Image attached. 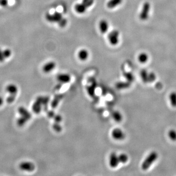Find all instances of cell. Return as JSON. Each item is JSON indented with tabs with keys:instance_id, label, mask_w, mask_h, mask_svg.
<instances>
[{
	"instance_id": "obj_1",
	"label": "cell",
	"mask_w": 176,
	"mask_h": 176,
	"mask_svg": "<svg viewBox=\"0 0 176 176\" xmlns=\"http://www.w3.org/2000/svg\"><path fill=\"white\" fill-rule=\"evenodd\" d=\"M158 154L155 151L151 152L142 163V168L143 170H147L149 168L152 164L157 160Z\"/></svg>"
},
{
	"instance_id": "obj_12",
	"label": "cell",
	"mask_w": 176,
	"mask_h": 176,
	"mask_svg": "<svg viewBox=\"0 0 176 176\" xmlns=\"http://www.w3.org/2000/svg\"><path fill=\"white\" fill-rule=\"evenodd\" d=\"M109 28V24L107 21L102 20L99 23V29L100 32L103 34L107 32Z\"/></svg>"
},
{
	"instance_id": "obj_11",
	"label": "cell",
	"mask_w": 176,
	"mask_h": 176,
	"mask_svg": "<svg viewBox=\"0 0 176 176\" xmlns=\"http://www.w3.org/2000/svg\"><path fill=\"white\" fill-rule=\"evenodd\" d=\"M56 66L55 62L53 61L49 62L43 67V71L45 73H49L51 72Z\"/></svg>"
},
{
	"instance_id": "obj_19",
	"label": "cell",
	"mask_w": 176,
	"mask_h": 176,
	"mask_svg": "<svg viewBox=\"0 0 176 176\" xmlns=\"http://www.w3.org/2000/svg\"><path fill=\"white\" fill-rule=\"evenodd\" d=\"M78 57L82 61H85L87 60L89 56V53L87 50L85 49H82L80 50L78 52Z\"/></svg>"
},
{
	"instance_id": "obj_7",
	"label": "cell",
	"mask_w": 176,
	"mask_h": 176,
	"mask_svg": "<svg viewBox=\"0 0 176 176\" xmlns=\"http://www.w3.org/2000/svg\"><path fill=\"white\" fill-rule=\"evenodd\" d=\"M112 136L116 140H122L125 138V135L122 131L119 129H115L112 131Z\"/></svg>"
},
{
	"instance_id": "obj_21",
	"label": "cell",
	"mask_w": 176,
	"mask_h": 176,
	"mask_svg": "<svg viewBox=\"0 0 176 176\" xmlns=\"http://www.w3.org/2000/svg\"><path fill=\"white\" fill-rule=\"evenodd\" d=\"M140 77L144 83H148V73L145 69H142L140 73Z\"/></svg>"
},
{
	"instance_id": "obj_29",
	"label": "cell",
	"mask_w": 176,
	"mask_h": 176,
	"mask_svg": "<svg viewBox=\"0 0 176 176\" xmlns=\"http://www.w3.org/2000/svg\"><path fill=\"white\" fill-rule=\"evenodd\" d=\"M59 123L55 122L53 124V129L54 130L57 132H60L62 131V127L60 126Z\"/></svg>"
},
{
	"instance_id": "obj_4",
	"label": "cell",
	"mask_w": 176,
	"mask_h": 176,
	"mask_svg": "<svg viewBox=\"0 0 176 176\" xmlns=\"http://www.w3.org/2000/svg\"><path fill=\"white\" fill-rule=\"evenodd\" d=\"M19 168L22 171L31 172L34 170L35 166L33 162L29 161H26L21 162L19 165Z\"/></svg>"
},
{
	"instance_id": "obj_10",
	"label": "cell",
	"mask_w": 176,
	"mask_h": 176,
	"mask_svg": "<svg viewBox=\"0 0 176 176\" xmlns=\"http://www.w3.org/2000/svg\"><path fill=\"white\" fill-rule=\"evenodd\" d=\"M18 112L20 115L21 116L24 117L28 121L29 120L31 117V115L28 110L26 108L24 107H20L18 109Z\"/></svg>"
},
{
	"instance_id": "obj_30",
	"label": "cell",
	"mask_w": 176,
	"mask_h": 176,
	"mask_svg": "<svg viewBox=\"0 0 176 176\" xmlns=\"http://www.w3.org/2000/svg\"><path fill=\"white\" fill-rule=\"evenodd\" d=\"M3 54L5 58H8L11 55V51L9 49H5L3 51Z\"/></svg>"
},
{
	"instance_id": "obj_17",
	"label": "cell",
	"mask_w": 176,
	"mask_h": 176,
	"mask_svg": "<svg viewBox=\"0 0 176 176\" xmlns=\"http://www.w3.org/2000/svg\"><path fill=\"white\" fill-rule=\"evenodd\" d=\"M131 85L130 82H119L116 83V87L117 89H124L130 87Z\"/></svg>"
},
{
	"instance_id": "obj_18",
	"label": "cell",
	"mask_w": 176,
	"mask_h": 176,
	"mask_svg": "<svg viewBox=\"0 0 176 176\" xmlns=\"http://www.w3.org/2000/svg\"><path fill=\"white\" fill-rule=\"evenodd\" d=\"M75 10L79 14H83L85 13L87 10V8L82 3L77 4L75 5Z\"/></svg>"
},
{
	"instance_id": "obj_9",
	"label": "cell",
	"mask_w": 176,
	"mask_h": 176,
	"mask_svg": "<svg viewBox=\"0 0 176 176\" xmlns=\"http://www.w3.org/2000/svg\"><path fill=\"white\" fill-rule=\"evenodd\" d=\"M119 158L115 153H112L109 158V165L112 168L117 167L119 163Z\"/></svg>"
},
{
	"instance_id": "obj_15",
	"label": "cell",
	"mask_w": 176,
	"mask_h": 176,
	"mask_svg": "<svg viewBox=\"0 0 176 176\" xmlns=\"http://www.w3.org/2000/svg\"><path fill=\"white\" fill-rule=\"evenodd\" d=\"M63 98V95L60 94V95H56L54 97V100L51 102V106L53 109L56 108L57 107L59 103L60 100Z\"/></svg>"
},
{
	"instance_id": "obj_2",
	"label": "cell",
	"mask_w": 176,
	"mask_h": 176,
	"mask_svg": "<svg viewBox=\"0 0 176 176\" xmlns=\"http://www.w3.org/2000/svg\"><path fill=\"white\" fill-rule=\"evenodd\" d=\"M151 10V5L148 2L143 4L142 10L139 14V19L142 21H146L148 19Z\"/></svg>"
},
{
	"instance_id": "obj_24",
	"label": "cell",
	"mask_w": 176,
	"mask_h": 176,
	"mask_svg": "<svg viewBox=\"0 0 176 176\" xmlns=\"http://www.w3.org/2000/svg\"><path fill=\"white\" fill-rule=\"evenodd\" d=\"M123 75L125 77V78L126 79L127 81L129 82L130 83L134 81L135 77L132 73H130V72H125L123 73Z\"/></svg>"
},
{
	"instance_id": "obj_28",
	"label": "cell",
	"mask_w": 176,
	"mask_h": 176,
	"mask_svg": "<svg viewBox=\"0 0 176 176\" xmlns=\"http://www.w3.org/2000/svg\"><path fill=\"white\" fill-rule=\"evenodd\" d=\"M94 3V0H82V3L87 8L91 7Z\"/></svg>"
},
{
	"instance_id": "obj_8",
	"label": "cell",
	"mask_w": 176,
	"mask_h": 176,
	"mask_svg": "<svg viewBox=\"0 0 176 176\" xmlns=\"http://www.w3.org/2000/svg\"><path fill=\"white\" fill-rule=\"evenodd\" d=\"M5 91L10 96H16L18 92V88L16 85L14 84H10L8 85L5 88Z\"/></svg>"
},
{
	"instance_id": "obj_26",
	"label": "cell",
	"mask_w": 176,
	"mask_h": 176,
	"mask_svg": "<svg viewBox=\"0 0 176 176\" xmlns=\"http://www.w3.org/2000/svg\"><path fill=\"white\" fill-rule=\"evenodd\" d=\"M119 158V162L121 163H125L127 162L128 160V157L127 155L125 154H120L119 156H118Z\"/></svg>"
},
{
	"instance_id": "obj_27",
	"label": "cell",
	"mask_w": 176,
	"mask_h": 176,
	"mask_svg": "<svg viewBox=\"0 0 176 176\" xmlns=\"http://www.w3.org/2000/svg\"><path fill=\"white\" fill-rule=\"evenodd\" d=\"M156 75L153 72L148 73V82L152 83L156 80Z\"/></svg>"
},
{
	"instance_id": "obj_22",
	"label": "cell",
	"mask_w": 176,
	"mask_h": 176,
	"mask_svg": "<svg viewBox=\"0 0 176 176\" xmlns=\"http://www.w3.org/2000/svg\"><path fill=\"white\" fill-rule=\"evenodd\" d=\"M112 117L114 120L117 122H119L122 120V116L119 111H115L112 112Z\"/></svg>"
},
{
	"instance_id": "obj_34",
	"label": "cell",
	"mask_w": 176,
	"mask_h": 176,
	"mask_svg": "<svg viewBox=\"0 0 176 176\" xmlns=\"http://www.w3.org/2000/svg\"><path fill=\"white\" fill-rule=\"evenodd\" d=\"M8 4V0H0V5L2 7H6Z\"/></svg>"
},
{
	"instance_id": "obj_36",
	"label": "cell",
	"mask_w": 176,
	"mask_h": 176,
	"mask_svg": "<svg viewBox=\"0 0 176 176\" xmlns=\"http://www.w3.org/2000/svg\"><path fill=\"white\" fill-rule=\"evenodd\" d=\"M47 116L50 118H53L54 116V112L52 111H49V112H47Z\"/></svg>"
},
{
	"instance_id": "obj_32",
	"label": "cell",
	"mask_w": 176,
	"mask_h": 176,
	"mask_svg": "<svg viewBox=\"0 0 176 176\" xmlns=\"http://www.w3.org/2000/svg\"><path fill=\"white\" fill-rule=\"evenodd\" d=\"M16 97V96H10V95H9V96L7 98V103L9 104L12 103L15 101Z\"/></svg>"
},
{
	"instance_id": "obj_3",
	"label": "cell",
	"mask_w": 176,
	"mask_h": 176,
	"mask_svg": "<svg viewBox=\"0 0 176 176\" xmlns=\"http://www.w3.org/2000/svg\"><path fill=\"white\" fill-rule=\"evenodd\" d=\"M45 17L48 22L51 23H58L63 18V16L61 13L58 12H55L52 14L47 13Z\"/></svg>"
},
{
	"instance_id": "obj_20",
	"label": "cell",
	"mask_w": 176,
	"mask_h": 176,
	"mask_svg": "<svg viewBox=\"0 0 176 176\" xmlns=\"http://www.w3.org/2000/svg\"><path fill=\"white\" fill-rule=\"evenodd\" d=\"M149 58V56L148 54H146L145 52H142L141 54H139V55L138 56V60L140 63H145L147 62Z\"/></svg>"
},
{
	"instance_id": "obj_33",
	"label": "cell",
	"mask_w": 176,
	"mask_h": 176,
	"mask_svg": "<svg viewBox=\"0 0 176 176\" xmlns=\"http://www.w3.org/2000/svg\"><path fill=\"white\" fill-rule=\"evenodd\" d=\"M54 118L55 122L60 123L62 119V118L60 115H55Z\"/></svg>"
},
{
	"instance_id": "obj_23",
	"label": "cell",
	"mask_w": 176,
	"mask_h": 176,
	"mask_svg": "<svg viewBox=\"0 0 176 176\" xmlns=\"http://www.w3.org/2000/svg\"><path fill=\"white\" fill-rule=\"evenodd\" d=\"M169 100L171 105L173 107H176V92H173L169 95Z\"/></svg>"
},
{
	"instance_id": "obj_31",
	"label": "cell",
	"mask_w": 176,
	"mask_h": 176,
	"mask_svg": "<svg viewBox=\"0 0 176 176\" xmlns=\"http://www.w3.org/2000/svg\"><path fill=\"white\" fill-rule=\"evenodd\" d=\"M58 24L60 27H64L66 26L67 24V20L65 18H64L63 17L61 20L58 22Z\"/></svg>"
},
{
	"instance_id": "obj_14",
	"label": "cell",
	"mask_w": 176,
	"mask_h": 176,
	"mask_svg": "<svg viewBox=\"0 0 176 176\" xmlns=\"http://www.w3.org/2000/svg\"><path fill=\"white\" fill-rule=\"evenodd\" d=\"M96 81L93 80V81L92 82V84L91 86H88L87 87V92L90 96L93 97L95 96V89H96Z\"/></svg>"
},
{
	"instance_id": "obj_5",
	"label": "cell",
	"mask_w": 176,
	"mask_h": 176,
	"mask_svg": "<svg viewBox=\"0 0 176 176\" xmlns=\"http://www.w3.org/2000/svg\"><path fill=\"white\" fill-rule=\"evenodd\" d=\"M119 33L117 30H114L109 34L108 38L111 45L116 46L119 43Z\"/></svg>"
},
{
	"instance_id": "obj_16",
	"label": "cell",
	"mask_w": 176,
	"mask_h": 176,
	"mask_svg": "<svg viewBox=\"0 0 176 176\" xmlns=\"http://www.w3.org/2000/svg\"><path fill=\"white\" fill-rule=\"evenodd\" d=\"M122 2V0H110L107 4L109 8L112 9L119 5Z\"/></svg>"
},
{
	"instance_id": "obj_13",
	"label": "cell",
	"mask_w": 176,
	"mask_h": 176,
	"mask_svg": "<svg viewBox=\"0 0 176 176\" xmlns=\"http://www.w3.org/2000/svg\"><path fill=\"white\" fill-rule=\"evenodd\" d=\"M57 79L61 83H68L70 80V77L69 74H60L57 77Z\"/></svg>"
},
{
	"instance_id": "obj_6",
	"label": "cell",
	"mask_w": 176,
	"mask_h": 176,
	"mask_svg": "<svg viewBox=\"0 0 176 176\" xmlns=\"http://www.w3.org/2000/svg\"><path fill=\"white\" fill-rule=\"evenodd\" d=\"M42 96H40L36 98V100L32 106V110L33 112L38 114L41 112L42 109Z\"/></svg>"
},
{
	"instance_id": "obj_37",
	"label": "cell",
	"mask_w": 176,
	"mask_h": 176,
	"mask_svg": "<svg viewBox=\"0 0 176 176\" xmlns=\"http://www.w3.org/2000/svg\"><path fill=\"white\" fill-rule=\"evenodd\" d=\"M4 103V99L3 97L0 96V106H1Z\"/></svg>"
},
{
	"instance_id": "obj_25",
	"label": "cell",
	"mask_w": 176,
	"mask_h": 176,
	"mask_svg": "<svg viewBox=\"0 0 176 176\" xmlns=\"http://www.w3.org/2000/svg\"><path fill=\"white\" fill-rule=\"evenodd\" d=\"M169 138L170 139L173 140L174 142L176 141V131L174 129H171L169 131L168 133Z\"/></svg>"
},
{
	"instance_id": "obj_35",
	"label": "cell",
	"mask_w": 176,
	"mask_h": 176,
	"mask_svg": "<svg viewBox=\"0 0 176 176\" xmlns=\"http://www.w3.org/2000/svg\"><path fill=\"white\" fill-rule=\"evenodd\" d=\"M5 57L3 54V51L0 49V62H3L5 59Z\"/></svg>"
}]
</instances>
